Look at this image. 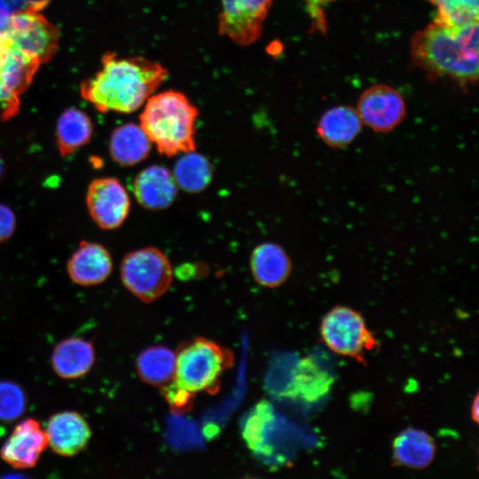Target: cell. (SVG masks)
Returning <instances> with one entry per match:
<instances>
[{
  "instance_id": "4dcf8cb0",
  "label": "cell",
  "mask_w": 479,
  "mask_h": 479,
  "mask_svg": "<svg viewBox=\"0 0 479 479\" xmlns=\"http://www.w3.org/2000/svg\"><path fill=\"white\" fill-rule=\"evenodd\" d=\"M12 13L9 4L4 0H0V32L6 29Z\"/></svg>"
},
{
  "instance_id": "44dd1931",
  "label": "cell",
  "mask_w": 479,
  "mask_h": 479,
  "mask_svg": "<svg viewBox=\"0 0 479 479\" xmlns=\"http://www.w3.org/2000/svg\"><path fill=\"white\" fill-rule=\"evenodd\" d=\"M334 381L330 373L315 359L304 357L294 368L287 394L307 403H315L329 393Z\"/></svg>"
},
{
  "instance_id": "ba28073f",
  "label": "cell",
  "mask_w": 479,
  "mask_h": 479,
  "mask_svg": "<svg viewBox=\"0 0 479 479\" xmlns=\"http://www.w3.org/2000/svg\"><path fill=\"white\" fill-rule=\"evenodd\" d=\"M40 63L20 51L5 33L0 32V113L4 119L14 115L20 97L32 82Z\"/></svg>"
},
{
  "instance_id": "277c9868",
  "label": "cell",
  "mask_w": 479,
  "mask_h": 479,
  "mask_svg": "<svg viewBox=\"0 0 479 479\" xmlns=\"http://www.w3.org/2000/svg\"><path fill=\"white\" fill-rule=\"evenodd\" d=\"M232 353L205 338L181 345L176 354L175 382L194 394L216 393L222 373L232 366Z\"/></svg>"
},
{
  "instance_id": "ffe728a7",
  "label": "cell",
  "mask_w": 479,
  "mask_h": 479,
  "mask_svg": "<svg viewBox=\"0 0 479 479\" xmlns=\"http://www.w3.org/2000/svg\"><path fill=\"white\" fill-rule=\"evenodd\" d=\"M152 143L140 125L128 122L116 127L109 140V153L122 167H131L145 160Z\"/></svg>"
},
{
  "instance_id": "f546056e",
  "label": "cell",
  "mask_w": 479,
  "mask_h": 479,
  "mask_svg": "<svg viewBox=\"0 0 479 479\" xmlns=\"http://www.w3.org/2000/svg\"><path fill=\"white\" fill-rule=\"evenodd\" d=\"M16 228V217L13 211L6 205L0 203V243L8 240Z\"/></svg>"
},
{
  "instance_id": "7c38bea8",
  "label": "cell",
  "mask_w": 479,
  "mask_h": 479,
  "mask_svg": "<svg viewBox=\"0 0 479 479\" xmlns=\"http://www.w3.org/2000/svg\"><path fill=\"white\" fill-rule=\"evenodd\" d=\"M48 446L45 430L32 418L19 423L0 450L1 459L18 469L34 467Z\"/></svg>"
},
{
  "instance_id": "9a60e30c",
  "label": "cell",
  "mask_w": 479,
  "mask_h": 479,
  "mask_svg": "<svg viewBox=\"0 0 479 479\" xmlns=\"http://www.w3.org/2000/svg\"><path fill=\"white\" fill-rule=\"evenodd\" d=\"M113 260L101 244L82 241L70 256L67 270L71 280L82 287L102 283L111 274Z\"/></svg>"
},
{
  "instance_id": "e0dca14e",
  "label": "cell",
  "mask_w": 479,
  "mask_h": 479,
  "mask_svg": "<svg viewBox=\"0 0 479 479\" xmlns=\"http://www.w3.org/2000/svg\"><path fill=\"white\" fill-rule=\"evenodd\" d=\"M356 108L337 106L327 109L319 118L317 134L328 146L341 149L350 145L362 129Z\"/></svg>"
},
{
  "instance_id": "2e32d148",
  "label": "cell",
  "mask_w": 479,
  "mask_h": 479,
  "mask_svg": "<svg viewBox=\"0 0 479 479\" xmlns=\"http://www.w3.org/2000/svg\"><path fill=\"white\" fill-rule=\"evenodd\" d=\"M250 269L258 284L265 287H277L289 277L292 261L281 246L274 242H264L253 249Z\"/></svg>"
},
{
  "instance_id": "cb8c5ba5",
  "label": "cell",
  "mask_w": 479,
  "mask_h": 479,
  "mask_svg": "<svg viewBox=\"0 0 479 479\" xmlns=\"http://www.w3.org/2000/svg\"><path fill=\"white\" fill-rule=\"evenodd\" d=\"M139 378L153 386H164L174 379L176 354L161 345L148 347L137 357Z\"/></svg>"
},
{
  "instance_id": "6da1fadb",
  "label": "cell",
  "mask_w": 479,
  "mask_h": 479,
  "mask_svg": "<svg viewBox=\"0 0 479 479\" xmlns=\"http://www.w3.org/2000/svg\"><path fill=\"white\" fill-rule=\"evenodd\" d=\"M101 69L81 85L83 98L102 113L129 114L141 107L169 75L161 64L140 56L103 55Z\"/></svg>"
},
{
  "instance_id": "d6a6232c",
  "label": "cell",
  "mask_w": 479,
  "mask_h": 479,
  "mask_svg": "<svg viewBox=\"0 0 479 479\" xmlns=\"http://www.w3.org/2000/svg\"><path fill=\"white\" fill-rule=\"evenodd\" d=\"M3 174H4V162H3V160L0 157V180H1L2 177H3Z\"/></svg>"
},
{
  "instance_id": "5b68a950",
  "label": "cell",
  "mask_w": 479,
  "mask_h": 479,
  "mask_svg": "<svg viewBox=\"0 0 479 479\" xmlns=\"http://www.w3.org/2000/svg\"><path fill=\"white\" fill-rule=\"evenodd\" d=\"M123 286L145 302L164 294L173 278V270L167 255L159 248L146 247L128 253L121 263Z\"/></svg>"
},
{
  "instance_id": "5bb4252c",
  "label": "cell",
  "mask_w": 479,
  "mask_h": 479,
  "mask_svg": "<svg viewBox=\"0 0 479 479\" xmlns=\"http://www.w3.org/2000/svg\"><path fill=\"white\" fill-rule=\"evenodd\" d=\"M132 189L141 207L148 210H162L175 201L178 187L168 169L152 165L137 173Z\"/></svg>"
},
{
  "instance_id": "3957f363",
  "label": "cell",
  "mask_w": 479,
  "mask_h": 479,
  "mask_svg": "<svg viewBox=\"0 0 479 479\" xmlns=\"http://www.w3.org/2000/svg\"><path fill=\"white\" fill-rule=\"evenodd\" d=\"M198 115L184 93L169 90L148 98L139 125L161 154L172 157L196 149Z\"/></svg>"
},
{
  "instance_id": "83f0119b",
  "label": "cell",
  "mask_w": 479,
  "mask_h": 479,
  "mask_svg": "<svg viewBox=\"0 0 479 479\" xmlns=\"http://www.w3.org/2000/svg\"><path fill=\"white\" fill-rule=\"evenodd\" d=\"M163 387L162 393L175 411L188 410L193 399L192 393L177 385L175 381Z\"/></svg>"
},
{
  "instance_id": "4316f807",
  "label": "cell",
  "mask_w": 479,
  "mask_h": 479,
  "mask_svg": "<svg viewBox=\"0 0 479 479\" xmlns=\"http://www.w3.org/2000/svg\"><path fill=\"white\" fill-rule=\"evenodd\" d=\"M25 407L26 398L22 389L12 381H0V420L17 419Z\"/></svg>"
},
{
  "instance_id": "8992f818",
  "label": "cell",
  "mask_w": 479,
  "mask_h": 479,
  "mask_svg": "<svg viewBox=\"0 0 479 479\" xmlns=\"http://www.w3.org/2000/svg\"><path fill=\"white\" fill-rule=\"evenodd\" d=\"M319 333L334 353L365 365V354L378 346L373 332L357 310L344 305L332 308L323 318Z\"/></svg>"
},
{
  "instance_id": "8fae6325",
  "label": "cell",
  "mask_w": 479,
  "mask_h": 479,
  "mask_svg": "<svg viewBox=\"0 0 479 479\" xmlns=\"http://www.w3.org/2000/svg\"><path fill=\"white\" fill-rule=\"evenodd\" d=\"M356 110L363 124L380 133L395 130L406 114L401 94L383 83L365 90L358 98Z\"/></svg>"
},
{
  "instance_id": "9c48e42d",
  "label": "cell",
  "mask_w": 479,
  "mask_h": 479,
  "mask_svg": "<svg viewBox=\"0 0 479 479\" xmlns=\"http://www.w3.org/2000/svg\"><path fill=\"white\" fill-rule=\"evenodd\" d=\"M274 0H221L218 33L239 45L256 42Z\"/></svg>"
},
{
  "instance_id": "d6986e66",
  "label": "cell",
  "mask_w": 479,
  "mask_h": 479,
  "mask_svg": "<svg viewBox=\"0 0 479 479\" xmlns=\"http://www.w3.org/2000/svg\"><path fill=\"white\" fill-rule=\"evenodd\" d=\"M436 450L432 436L415 428L402 430L392 444L394 463L412 469L429 466L435 459Z\"/></svg>"
},
{
  "instance_id": "4fadbf2b",
  "label": "cell",
  "mask_w": 479,
  "mask_h": 479,
  "mask_svg": "<svg viewBox=\"0 0 479 479\" xmlns=\"http://www.w3.org/2000/svg\"><path fill=\"white\" fill-rule=\"evenodd\" d=\"M48 445L59 455L73 457L82 451L91 437L87 420L79 412L65 411L52 415L45 429Z\"/></svg>"
},
{
  "instance_id": "7a4b0ae2",
  "label": "cell",
  "mask_w": 479,
  "mask_h": 479,
  "mask_svg": "<svg viewBox=\"0 0 479 479\" xmlns=\"http://www.w3.org/2000/svg\"><path fill=\"white\" fill-rule=\"evenodd\" d=\"M478 21L450 27L433 21L410 41L413 63L429 77H447L467 88L477 82Z\"/></svg>"
},
{
  "instance_id": "52a82bcc",
  "label": "cell",
  "mask_w": 479,
  "mask_h": 479,
  "mask_svg": "<svg viewBox=\"0 0 479 479\" xmlns=\"http://www.w3.org/2000/svg\"><path fill=\"white\" fill-rule=\"evenodd\" d=\"M45 4L39 0L12 12L4 30L20 51L40 64L51 59L59 40L58 28L41 12Z\"/></svg>"
},
{
  "instance_id": "f1b7e54d",
  "label": "cell",
  "mask_w": 479,
  "mask_h": 479,
  "mask_svg": "<svg viewBox=\"0 0 479 479\" xmlns=\"http://www.w3.org/2000/svg\"><path fill=\"white\" fill-rule=\"evenodd\" d=\"M307 5L309 15L311 20L312 28L321 33L326 32V16L323 7L334 0H303Z\"/></svg>"
},
{
  "instance_id": "7402d4cb",
  "label": "cell",
  "mask_w": 479,
  "mask_h": 479,
  "mask_svg": "<svg viewBox=\"0 0 479 479\" xmlns=\"http://www.w3.org/2000/svg\"><path fill=\"white\" fill-rule=\"evenodd\" d=\"M92 133V122L83 111L75 107L66 109L56 123L55 137L59 153L64 156L72 154L90 142Z\"/></svg>"
},
{
  "instance_id": "30bf717a",
  "label": "cell",
  "mask_w": 479,
  "mask_h": 479,
  "mask_svg": "<svg viewBox=\"0 0 479 479\" xmlns=\"http://www.w3.org/2000/svg\"><path fill=\"white\" fill-rule=\"evenodd\" d=\"M86 206L92 220L100 228L114 230L126 220L130 199L115 177H98L91 181L86 192Z\"/></svg>"
},
{
  "instance_id": "1f68e13d",
  "label": "cell",
  "mask_w": 479,
  "mask_h": 479,
  "mask_svg": "<svg viewBox=\"0 0 479 479\" xmlns=\"http://www.w3.org/2000/svg\"><path fill=\"white\" fill-rule=\"evenodd\" d=\"M470 415L471 419L474 420L475 423H478V417H479V397L478 394H476L472 401L471 408H470Z\"/></svg>"
},
{
  "instance_id": "ac0fdd59",
  "label": "cell",
  "mask_w": 479,
  "mask_h": 479,
  "mask_svg": "<svg viewBox=\"0 0 479 479\" xmlns=\"http://www.w3.org/2000/svg\"><path fill=\"white\" fill-rule=\"evenodd\" d=\"M95 362V350L90 342L71 337L61 341L54 348L51 365L60 378L78 379L90 372Z\"/></svg>"
},
{
  "instance_id": "484cf974",
  "label": "cell",
  "mask_w": 479,
  "mask_h": 479,
  "mask_svg": "<svg viewBox=\"0 0 479 479\" xmlns=\"http://www.w3.org/2000/svg\"><path fill=\"white\" fill-rule=\"evenodd\" d=\"M436 7L434 21L458 27L478 21L479 0H428Z\"/></svg>"
},
{
  "instance_id": "603a6c76",
  "label": "cell",
  "mask_w": 479,
  "mask_h": 479,
  "mask_svg": "<svg viewBox=\"0 0 479 479\" xmlns=\"http://www.w3.org/2000/svg\"><path fill=\"white\" fill-rule=\"evenodd\" d=\"M171 173L177 187L189 193L204 191L213 177L209 161L195 150L182 153Z\"/></svg>"
},
{
  "instance_id": "d4e9b609",
  "label": "cell",
  "mask_w": 479,
  "mask_h": 479,
  "mask_svg": "<svg viewBox=\"0 0 479 479\" xmlns=\"http://www.w3.org/2000/svg\"><path fill=\"white\" fill-rule=\"evenodd\" d=\"M275 419L274 409L268 401L256 404L246 417L241 433L247 446L253 452L265 456L272 452L267 441Z\"/></svg>"
}]
</instances>
